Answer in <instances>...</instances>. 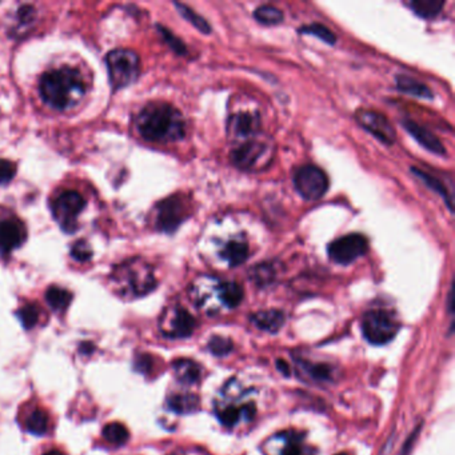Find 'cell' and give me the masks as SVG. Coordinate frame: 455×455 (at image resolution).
Segmentation results:
<instances>
[{
  "label": "cell",
  "instance_id": "cell-1",
  "mask_svg": "<svg viewBox=\"0 0 455 455\" xmlns=\"http://www.w3.org/2000/svg\"><path fill=\"white\" fill-rule=\"evenodd\" d=\"M141 136L155 143H171L186 135V122L175 107L167 103L146 106L136 118Z\"/></svg>",
  "mask_w": 455,
  "mask_h": 455
},
{
  "label": "cell",
  "instance_id": "cell-2",
  "mask_svg": "<svg viewBox=\"0 0 455 455\" xmlns=\"http://www.w3.org/2000/svg\"><path fill=\"white\" fill-rule=\"evenodd\" d=\"M39 91L49 107L65 111L81 103L86 94V84L78 70L61 67L42 77Z\"/></svg>",
  "mask_w": 455,
  "mask_h": 455
},
{
  "label": "cell",
  "instance_id": "cell-3",
  "mask_svg": "<svg viewBox=\"0 0 455 455\" xmlns=\"http://www.w3.org/2000/svg\"><path fill=\"white\" fill-rule=\"evenodd\" d=\"M253 389L244 388L237 378H230L215 398L214 411L219 422L228 429L251 423L257 415Z\"/></svg>",
  "mask_w": 455,
  "mask_h": 455
},
{
  "label": "cell",
  "instance_id": "cell-4",
  "mask_svg": "<svg viewBox=\"0 0 455 455\" xmlns=\"http://www.w3.org/2000/svg\"><path fill=\"white\" fill-rule=\"evenodd\" d=\"M110 280L118 295L126 299L145 296L158 285L152 267L141 258H132L116 266Z\"/></svg>",
  "mask_w": 455,
  "mask_h": 455
},
{
  "label": "cell",
  "instance_id": "cell-5",
  "mask_svg": "<svg viewBox=\"0 0 455 455\" xmlns=\"http://www.w3.org/2000/svg\"><path fill=\"white\" fill-rule=\"evenodd\" d=\"M274 145L271 142L250 138L234 148L230 154L232 164L242 171H262L266 170L274 159Z\"/></svg>",
  "mask_w": 455,
  "mask_h": 455
},
{
  "label": "cell",
  "instance_id": "cell-6",
  "mask_svg": "<svg viewBox=\"0 0 455 455\" xmlns=\"http://www.w3.org/2000/svg\"><path fill=\"white\" fill-rule=\"evenodd\" d=\"M399 328V321L388 310H370L362 318V333L365 338L375 346H382L392 341Z\"/></svg>",
  "mask_w": 455,
  "mask_h": 455
},
{
  "label": "cell",
  "instance_id": "cell-7",
  "mask_svg": "<svg viewBox=\"0 0 455 455\" xmlns=\"http://www.w3.org/2000/svg\"><path fill=\"white\" fill-rule=\"evenodd\" d=\"M193 203L189 196L175 194L159 202L155 207V228L166 234H173L191 216Z\"/></svg>",
  "mask_w": 455,
  "mask_h": 455
},
{
  "label": "cell",
  "instance_id": "cell-8",
  "mask_svg": "<svg viewBox=\"0 0 455 455\" xmlns=\"http://www.w3.org/2000/svg\"><path fill=\"white\" fill-rule=\"evenodd\" d=\"M107 68L115 90L131 86L141 72L139 56L131 49H119L107 55Z\"/></svg>",
  "mask_w": 455,
  "mask_h": 455
},
{
  "label": "cell",
  "instance_id": "cell-9",
  "mask_svg": "<svg viewBox=\"0 0 455 455\" xmlns=\"http://www.w3.org/2000/svg\"><path fill=\"white\" fill-rule=\"evenodd\" d=\"M294 187L306 200H318L328 190V178L325 171L314 164H303L294 173Z\"/></svg>",
  "mask_w": 455,
  "mask_h": 455
},
{
  "label": "cell",
  "instance_id": "cell-10",
  "mask_svg": "<svg viewBox=\"0 0 455 455\" xmlns=\"http://www.w3.org/2000/svg\"><path fill=\"white\" fill-rule=\"evenodd\" d=\"M86 207L84 198L77 191H65L52 203V214L54 219L58 222L61 228L72 234L78 228V216Z\"/></svg>",
  "mask_w": 455,
  "mask_h": 455
},
{
  "label": "cell",
  "instance_id": "cell-11",
  "mask_svg": "<svg viewBox=\"0 0 455 455\" xmlns=\"http://www.w3.org/2000/svg\"><path fill=\"white\" fill-rule=\"evenodd\" d=\"M264 455H314V449L306 443L303 433L279 431L262 445Z\"/></svg>",
  "mask_w": 455,
  "mask_h": 455
},
{
  "label": "cell",
  "instance_id": "cell-12",
  "mask_svg": "<svg viewBox=\"0 0 455 455\" xmlns=\"http://www.w3.org/2000/svg\"><path fill=\"white\" fill-rule=\"evenodd\" d=\"M369 251V241L362 234H349L330 244L327 253L330 260L340 264H350Z\"/></svg>",
  "mask_w": 455,
  "mask_h": 455
},
{
  "label": "cell",
  "instance_id": "cell-13",
  "mask_svg": "<svg viewBox=\"0 0 455 455\" xmlns=\"http://www.w3.org/2000/svg\"><path fill=\"white\" fill-rule=\"evenodd\" d=\"M163 335L167 338H187L196 327L195 318L182 306H171L164 310L159 322Z\"/></svg>",
  "mask_w": 455,
  "mask_h": 455
},
{
  "label": "cell",
  "instance_id": "cell-14",
  "mask_svg": "<svg viewBox=\"0 0 455 455\" xmlns=\"http://www.w3.org/2000/svg\"><path fill=\"white\" fill-rule=\"evenodd\" d=\"M356 120L359 126L369 131L383 145L390 146L395 142L397 132L385 115L376 113L374 110L360 109L356 113Z\"/></svg>",
  "mask_w": 455,
  "mask_h": 455
},
{
  "label": "cell",
  "instance_id": "cell-15",
  "mask_svg": "<svg viewBox=\"0 0 455 455\" xmlns=\"http://www.w3.org/2000/svg\"><path fill=\"white\" fill-rule=\"evenodd\" d=\"M260 129V115L257 111H238L228 119V134L231 139L247 141L254 138Z\"/></svg>",
  "mask_w": 455,
  "mask_h": 455
},
{
  "label": "cell",
  "instance_id": "cell-16",
  "mask_svg": "<svg viewBox=\"0 0 455 455\" xmlns=\"http://www.w3.org/2000/svg\"><path fill=\"white\" fill-rule=\"evenodd\" d=\"M24 225L15 218L0 219V254L14 251L26 241Z\"/></svg>",
  "mask_w": 455,
  "mask_h": 455
},
{
  "label": "cell",
  "instance_id": "cell-17",
  "mask_svg": "<svg viewBox=\"0 0 455 455\" xmlns=\"http://www.w3.org/2000/svg\"><path fill=\"white\" fill-rule=\"evenodd\" d=\"M404 129L421 145L424 147L427 151H430L431 154H436L438 157H446L447 151L446 147L442 145V142L439 141L438 138L431 132L427 130L426 127H423L421 125H418L417 122L411 120V119H404L402 122Z\"/></svg>",
  "mask_w": 455,
  "mask_h": 455
},
{
  "label": "cell",
  "instance_id": "cell-18",
  "mask_svg": "<svg viewBox=\"0 0 455 455\" xmlns=\"http://www.w3.org/2000/svg\"><path fill=\"white\" fill-rule=\"evenodd\" d=\"M219 280L214 277H200L196 279L191 286V298L195 302L196 306L205 310L209 314H214L218 310L215 309L211 301V294L215 293Z\"/></svg>",
  "mask_w": 455,
  "mask_h": 455
},
{
  "label": "cell",
  "instance_id": "cell-19",
  "mask_svg": "<svg viewBox=\"0 0 455 455\" xmlns=\"http://www.w3.org/2000/svg\"><path fill=\"white\" fill-rule=\"evenodd\" d=\"M219 255L230 267H238L248 260L250 247L247 241H244L242 238H234L223 244Z\"/></svg>",
  "mask_w": 455,
  "mask_h": 455
},
{
  "label": "cell",
  "instance_id": "cell-20",
  "mask_svg": "<svg viewBox=\"0 0 455 455\" xmlns=\"http://www.w3.org/2000/svg\"><path fill=\"white\" fill-rule=\"evenodd\" d=\"M286 317L280 310H262L251 315V324L266 333H277L285 325Z\"/></svg>",
  "mask_w": 455,
  "mask_h": 455
},
{
  "label": "cell",
  "instance_id": "cell-21",
  "mask_svg": "<svg viewBox=\"0 0 455 455\" xmlns=\"http://www.w3.org/2000/svg\"><path fill=\"white\" fill-rule=\"evenodd\" d=\"M167 406L178 414H191L199 410L200 399L193 392H175L167 398Z\"/></svg>",
  "mask_w": 455,
  "mask_h": 455
},
{
  "label": "cell",
  "instance_id": "cell-22",
  "mask_svg": "<svg viewBox=\"0 0 455 455\" xmlns=\"http://www.w3.org/2000/svg\"><path fill=\"white\" fill-rule=\"evenodd\" d=\"M173 370L180 383L195 385L200 381V366L191 359H178L173 363Z\"/></svg>",
  "mask_w": 455,
  "mask_h": 455
},
{
  "label": "cell",
  "instance_id": "cell-23",
  "mask_svg": "<svg viewBox=\"0 0 455 455\" xmlns=\"http://www.w3.org/2000/svg\"><path fill=\"white\" fill-rule=\"evenodd\" d=\"M218 298L221 306L235 309L244 299V289L237 282H219Z\"/></svg>",
  "mask_w": 455,
  "mask_h": 455
},
{
  "label": "cell",
  "instance_id": "cell-24",
  "mask_svg": "<svg viewBox=\"0 0 455 455\" xmlns=\"http://www.w3.org/2000/svg\"><path fill=\"white\" fill-rule=\"evenodd\" d=\"M397 90L404 94H407V95L415 97V98H434V93L426 84H423L411 77H407V75L397 77Z\"/></svg>",
  "mask_w": 455,
  "mask_h": 455
},
{
  "label": "cell",
  "instance_id": "cell-25",
  "mask_svg": "<svg viewBox=\"0 0 455 455\" xmlns=\"http://www.w3.org/2000/svg\"><path fill=\"white\" fill-rule=\"evenodd\" d=\"M298 366L303 374L317 382H321V381L328 382L333 379L334 369L326 363H319V362L315 363V362H310L306 359H298Z\"/></svg>",
  "mask_w": 455,
  "mask_h": 455
},
{
  "label": "cell",
  "instance_id": "cell-26",
  "mask_svg": "<svg viewBox=\"0 0 455 455\" xmlns=\"http://www.w3.org/2000/svg\"><path fill=\"white\" fill-rule=\"evenodd\" d=\"M24 427L27 431L35 436H45L49 431V417L46 410L35 407L26 417Z\"/></svg>",
  "mask_w": 455,
  "mask_h": 455
},
{
  "label": "cell",
  "instance_id": "cell-27",
  "mask_svg": "<svg viewBox=\"0 0 455 455\" xmlns=\"http://www.w3.org/2000/svg\"><path fill=\"white\" fill-rule=\"evenodd\" d=\"M443 6V0H411L408 3V7L413 10V13L426 20H433L438 17Z\"/></svg>",
  "mask_w": 455,
  "mask_h": 455
},
{
  "label": "cell",
  "instance_id": "cell-28",
  "mask_svg": "<svg viewBox=\"0 0 455 455\" xmlns=\"http://www.w3.org/2000/svg\"><path fill=\"white\" fill-rule=\"evenodd\" d=\"M411 173L418 177V178L422 180V183H424L430 190H433L434 193H437L438 195L442 196V199L445 200L446 206L449 207L450 212H453V198L449 194V191L446 190V187L440 183V180L437 178H434L431 174L426 173V171H422L417 167H411Z\"/></svg>",
  "mask_w": 455,
  "mask_h": 455
},
{
  "label": "cell",
  "instance_id": "cell-29",
  "mask_svg": "<svg viewBox=\"0 0 455 455\" xmlns=\"http://www.w3.org/2000/svg\"><path fill=\"white\" fill-rule=\"evenodd\" d=\"M254 17H255V20L258 23L263 24V26H277V24H280L283 22L285 15L277 7L270 6V4H264V6H260L255 10Z\"/></svg>",
  "mask_w": 455,
  "mask_h": 455
},
{
  "label": "cell",
  "instance_id": "cell-30",
  "mask_svg": "<svg viewBox=\"0 0 455 455\" xmlns=\"http://www.w3.org/2000/svg\"><path fill=\"white\" fill-rule=\"evenodd\" d=\"M175 7L178 8L179 14L184 17L189 23H191L199 33H205V35L211 33L212 29L211 26L209 24V22L205 17H200L199 14H196L193 8H190L189 6L182 4V3H175Z\"/></svg>",
  "mask_w": 455,
  "mask_h": 455
},
{
  "label": "cell",
  "instance_id": "cell-31",
  "mask_svg": "<svg viewBox=\"0 0 455 455\" xmlns=\"http://www.w3.org/2000/svg\"><path fill=\"white\" fill-rule=\"evenodd\" d=\"M103 437H104V439L109 443H111V445L122 446V445H125L129 440L130 434H129V430H127V427L125 424L119 422H113L104 426V429H103Z\"/></svg>",
  "mask_w": 455,
  "mask_h": 455
},
{
  "label": "cell",
  "instance_id": "cell-32",
  "mask_svg": "<svg viewBox=\"0 0 455 455\" xmlns=\"http://www.w3.org/2000/svg\"><path fill=\"white\" fill-rule=\"evenodd\" d=\"M46 301L52 309L61 311L68 308V305L72 301V294L62 287L51 286L46 292Z\"/></svg>",
  "mask_w": 455,
  "mask_h": 455
},
{
  "label": "cell",
  "instance_id": "cell-33",
  "mask_svg": "<svg viewBox=\"0 0 455 455\" xmlns=\"http://www.w3.org/2000/svg\"><path fill=\"white\" fill-rule=\"evenodd\" d=\"M277 271L273 263H260L250 271V279L258 286H267L274 282Z\"/></svg>",
  "mask_w": 455,
  "mask_h": 455
},
{
  "label": "cell",
  "instance_id": "cell-34",
  "mask_svg": "<svg viewBox=\"0 0 455 455\" xmlns=\"http://www.w3.org/2000/svg\"><path fill=\"white\" fill-rule=\"evenodd\" d=\"M299 33L312 35V36L321 39L322 42H325L326 45H330V46H334L337 43L335 33H333L330 29H327L322 23H311L308 26H303V27L299 29Z\"/></svg>",
  "mask_w": 455,
  "mask_h": 455
},
{
  "label": "cell",
  "instance_id": "cell-35",
  "mask_svg": "<svg viewBox=\"0 0 455 455\" xmlns=\"http://www.w3.org/2000/svg\"><path fill=\"white\" fill-rule=\"evenodd\" d=\"M17 318L20 319L24 328L31 330L38 325V322L40 319V309L35 303H27L17 310Z\"/></svg>",
  "mask_w": 455,
  "mask_h": 455
},
{
  "label": "cell",
  "instance_id": "cell-36",
  "mask_svg": "<svg viewBox=\"0 0 455 455\" xmlns=\"http://www.w3.org/2000/svg\"><path fill=\"white\" fill-rule=\"evenodd\" d=\"M209 350L216 357L228 356L232 350V342L226 337L222 335H214L209 342Z\"/></svg>",
  "mask_w": 455,
  "mask_h": 455
},
{
  "label": "cell",
  "instance_id": "cell-37",
  "mask_svg": "<svg viewBox=\"0 0 455 455\" xmlns=\"http://www.w3.org/2000/svg\"><path fill=\"white\" fill-rule=\"evenodd\" d=\"M71 255L72 258L78 262H87L91 260L93 257V250L90 247V244H87L86 241H78L77 244L72 246L71 250Z\"/></svg>",
  "mask_w": 455,
  "mask_h": 455
},
{
  "label": "cell",
  "instance_id": "cell-38",
  "mask_svg": "<svg viewBox=\"0 0 455 455\" xmlns=\"http://www.w3.org/2000/svg\"><path fill=\"white\" fill-rule=\"evenodd\" d=\"M17 174L15 163L0 159V184H8Z\"/></svg>",
  "mask_w": 455,
  "mask_h": 455
},
{
  "label": "cell",
  "instance_id": "cell-39",
  "mask_svg": "<svg viewBox=\"0 0 455 455\" xmlns=\"http://www.w3.org/2000/svg\"><path fill=\"white\" fill-rule=\"evenodd\" d=\"M159 30H161V33L163 35V38H164V40L168 43V46L171 47V49H174L177 54H179V55H184L186 52H187V49H186V46L179 40L177 36H174L173 33H171V31H168V30H166L164 27H158Z\"/></svg>",
  "mask_w": 455,
  "mask_h": 455
},
{
  "label": "cell",
  "instance_id": "cell-40",
  "mask_svg": "<svg viewBox=\"0 0 455 455\" xmlns=\"http://www.w3.org/2000/svg\"><path fill=\"white\" fill-rule=\"evenodd\" d=\"M154 367V359L148 354H142L135 360V369L143 374H148Z\"/></svg>",
  "mask_w": 455,
  "mask_h": 455
},
{
  "label": "cell",
  "instance_id": "cell-41",
  "mask_svg": "<svg viewBox=\"0 0 455 455\" xmlns=\"http://www.w3.org/2000/svg\"><path fill=\"white\" fill-rule=\"evenodd\" d=\"M277 366L278 369H279V372L282 373V374L290 375V367H289V365L286 363V362H283V360H278L277 362Z\"/></svg>",
  "mask_w": 455,
  "mask_h": 455
},
{
  "label": "cell",
  "instance_id": "cell-42",
  "mask_svg": "<svg viewBox=\"0 0 455 455\" xmlns=\"http://www.w3.org/2000/svg\"><path fill=\"white\" fill-rule=\"evenodd\" d=\"M43 455H65V454H63V453H62L61 450H55V449H54V450H49L47 453H45V454Z\"/></svg>",
  "mask_w": 455,
  "mask_h": 455
},
{
  "label": "cell",
  "instance_id": "cell-43",
  "mask_svg": "<svg viewBox=\"0 0 455 455\" xmlns=\"http://www.w3.org/2000/svg\"><path fill=\"white\" fill-rule=\"evenodd\" d=\"M337 455H350V454H347V453H341V454H337Z\"/></svg>",
  "mask_w": 455,
  "mask_h": 455
}]
</instances>
